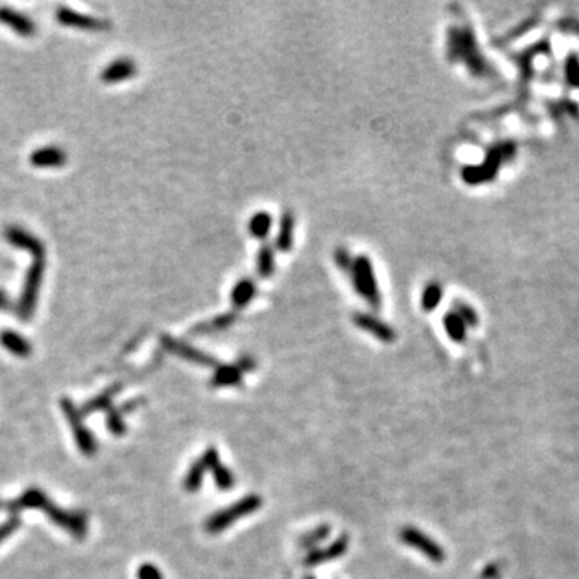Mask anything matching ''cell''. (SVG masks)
I'll return each instance as SVG.
<instances>
[{"mask_svg": "<svg viewBox=\"0 0 579 579\" xmlns=\"http://www.w3.org/2000/svg\"><path fill=\"white\" fill-rule=\"evenodd\" d=\"M24 508L44 510V512L52 518L53 523L58 525V527L63 529H66L68 533L76 536V538H82L87 531L86 518L76 513L63 512V510H60L57 506H53L49 499H47L45 494L39 490H29L28 492H24L20 499H17V501L5 504V510L12 515H17L18 512H21V510H24Z\"/></svg>", "mask_w": 579, "mask_h": 579, "instance_id": "1", "label": "cell"}, {"mask_svg": "<svg viewBox=\"0 0 579 579\" xmlns=\"http://www.w3.org/2000/svg\"><path fill=\"white\" fill-rule=\"evenodd\" d=\"M448 57L449 60H464L474 73L486 70L485 61L475 45V37L469 28H450L448 31Z\"/></svg>", "mask_w": 579, "mask_h": 579, "instance_id": "2", "label": "cell"}, {"mask_svg": "<svg viewBox=\"0 0 579 579\" xmlns=\"http://www.w3.org/2000/svg\"><path fill=\"white\" fill-rule=\"evenodd\" d=\"M349 274H351L353 285L359 296H362L374 309H380L381 296L379 290V281H376L374 265H372L369 256H365V254L356 256L353 269Z\"/></svg>", "mask_w": 579, "mask_h": 579, "instance_id": "3", "label": "cell"}, {"mask_svg": "<svg viewBox=\"0 0 579 579\" xmlns=\"http://www.w3.org/2000/svg\"><path fill=\"white\" fill-rule=\"evenodd\" d=\"M44 269L45 254H36V256H33V264H31L28 274H26L24 286L23 291H21L17 309L18 316L23 318V321H29L34 314L37 298H39L42 277H44Z\"/></svg>", "mask_w": 579, "mask_h": 579, "instance_id": "4", "label": "cell"}, {"mask_svg": "<svg viewBox=\"0 0 579 579\" xmlns=\"http://www.w3.org/2000/svg\"><path fill=\"white\" fill-rule=\"evenodd\" d=\"M261 497L259 496H247L240 499V501L233 504V506L227 507L221 512H216L208 518V522L205 523V528L211 534L222 533V531L227 529L230 525L238 522L240 518L248 517L249 513L256 512L258 508H261Z\"/></svg>", "mask_w": 579, "mask_h": 579, "instance_id": "5", "label": "cell"}, {"mask_svg": "<svg viewBox=\"0 0 579 579\" xmlns=\"http://www.w3.org/2000/svg\"><path fill=\"white\" fill-rule=\"evenodd\" d=\"M61 407L63 411H65L68 422L71 425V430L74 437H76V443L79 446V449H81V453L84 455H94L95 450H97V443H95L94 434L84 427L81 412L76 411V407L73 406V402L70 400H63Z\"/></svg>", "mask_w": 579, "mask_h": 579, "instance_id": "6", "label": "cell"}, {"mask_svg": "<svg viewBox=\"0 0 579 579\" xmlns=\"http://www.w3.org/2000/svg\"><path fill=\"white\" fill-rule=\"evenodd\" d=\"M57 20L63 26H70V28L82 31H94V33H102V31H108L111 28L110 21L78 13L70 8H58Z\"/></svg>", "mask_w": 579, "mask_h": 579, "instance_id": "7", "label": "cell"}, {"mask_svg": "<svg viewBox=\"0 0 579 579\" xmlns=\"http://www.w3.org/2000/svg\"><path fill=\"white\" fill-rule=\"evenodd\" d=\"M401 541L409 547H413V549L420 550L425 557H428L430 560L433 562H443L444 552L441 547L433 543L432 539L428 538L427 534H423L422 531H418L412 527H406L401 529Z\"/></svg>", "mask_w": 579, "mask_h": 579, "instance_id": "8", "label": "cell"}, {"mask_svg": "<svg viewBox=\"0 0 579 579\" xmlns=\"http://www.w3.org/2000/svg\"><path fill=\"white\" fill-rule=\"evenodd\" d=\"M161 344H163V348L168 349L169 353L177 356V358H182L184 360H189V362H192V364L205 365V367H214V365H217L216 359H212L211 356L205 354L203 351H198V349L189 346L187 343L179 342V339L176 338L168 337V335H164V337L161 338Z\"/></svg>", "mask_w": 579, "mask_h": 579, "instance_id": "9", "label": "cell"}, {"mask_svg": "<svg viewBox=\"0 0 579 579\" xmlns=\"http://www.w3.org/2000/svg\"><path fill=\"white\" fill-rule=\"evenodd\" d=\"M5 240H7L10 245L20 249H24V251L31 253V256H36V254H45V247L39 238L33 233L24 230L18 226H8L3 232Z\"/></svg>", "mask_w": 579, "mask_h": 579, "instance_id": "10", "label": "cell"}, {"mask_svg": "<svg viewBox=\"0 0 579 579\" xmlns=\"http://www.w3.org/2000/svg\"><path fill=\"white\" fill-rule=\"evenodd\" d=\"M353 321H354L356 327H359L360 330L370 333L372 337L380 339V342L393 343L396 339L395 328H393L391 325H388V323L385 322H381L379 317L364 314V312H358V314H354Z\"/></svg>", "mask_w": 579, "mask_h": 579, "instance_id": "11", "label": "cell"}, {"mask_svg": "<svg viewBox=\"0 0 579 579\" xmlns=\"http://www.w3.org/2000/svg\"><path fill=\"white\" fill-rule=\"evenodd\" d=\"M0 23L8 26L10 29L15 31V33L29 37L36 34V24L34 21L29 17H24L20 12L8 7H0Z\"/></svg>", "mask_w": 579, "mask_h": 579, "instance_id": "12", "label": "cell"}, {"mask_svg": "<svg viewBox=\"0 0 579 579\" xmlns=\"http://www.w3.org/2000/svg\"><path fill=\"white\" fill-rule=\"evenodd\" d=\"M135 73L137 66L134 60H131V58H118V60L111 61L102 71V81L106 84L123 82L134 78Z\"/></svg>", "mask_w": 579, "mask_h": 579, "instance_id": "13", "label": "cell"}, {"mask_svg": "<svg viewBox=\"0 0 579 579\" xmlns=\"http://www.w3.org/2000/svg\"><path fill=\"white\" fill-rule=\"evenodd\" d=\"M29 161L36 168H58L66 163V153L58 147H44L34 150Z\"/></svg>", "mask_w": 579, "mask_h": 579, "instance_id": "14", "label": "cell"}, {"mask_svg": "<svg viewBox=\"0 0 579 579\" xmlns=\"http://www.w3.org/2000/svg\"><path fill=\"white\" fill-rule=\"evenodd\" d=\"M256 296V285L251 279H240L230 291V302L235 309H243Z\"/></svg>", "mask_w": 579, "mask_h": 579, "instance_id": "15", "label": "cell"}, {"mask_svg": "<svg viewBox=\"0 0 579 579\" xmlns=\"http://www.w3.org/2000/svg\"><path fill=\"white\" fill-rule=\"evenodd\" d=\"M349 547V541L346 536H343V538H339L338 541H335L333 544H330L327 547V549H322V550H316L312 552L306 557V565H317V563H323V562H328V560H333V559H338V557H342L344 552L348 550Z\"/></svg>", "mask_w": 579, "mask_h": 579, "instance_id": "16", "label": "cell"}, {"mask_svg": "<svg viewBox=\"0 0 579 579\" xmlns=\"http://www.w3.org/2000/svg\"><path fill=\"white\" fill-rule=\"evenodd\" d=\"M293 230H295V216L291 211L281 212L280 216V226H279V233L277 238H275V247L280 251H290L291 247H293Z\"/></svg>", "mask_w": 579, "mask_h": 579, "instance_id": "17", "label": "cell"}, {"mask_svg": "<svg viewBox=\"0 0 579 579\" xmlns=\"http://www.w3.org/2000/svg\"><path fill=\"white\" fill-rule=\"evenodd\" d=\"M0 343H2V346L7 349L8 353L18 356V358H26V356H29L31 351H33L28 339L12 330H5L0 333Z\"/></svg>", "mask_w": 579, "mask_h": 579, "instance_id": "18", "label": "cell"}, {"mask_svg": "<svg viewBox=\"0 0 579 579\" xmlns=\"http://www.w3.org/2000/svg\"><path fill=\"white\" fill-rule=\"evenodd\" d=\"M270 227H272V216L265 211L254 212L248 224L249 233H251L254 238H258V240H264V238L269 235Z\"/></svg>", "mask_w": 579, "mask_h": 579, "instance_id": "19", "label": "cell"}, {"mask_svg": "<svg viewBox=\"0 0 579 579\" xmlns=\"http://www.w3.org/2000/svg\"><path fill=\"white\" fill-rule=\"evenodd\" d=\"M242 381V370L235 365H222L212 375L211 383L214 386H233Z\"/></svg>", "mask_w": 579, "mask_h": 579, "instance_id": "20", "label": "cell"}, {"mask_svg": "<svg viewBox=\"0 0 579 579\" xmlns=\"http://www.w3.org/2000/svg\"><path fill=\"white\" fill-rule=\"evenodd\" d=\"M256 269H258L259 277H263V279H270L274 275L275 254H274V248L270 245H264L261 249H259L258 259H256Z\"/></svg>", "mask_w": 579, "mask_h": 579, "instance_id": "21", "label": "cell"}, {"mask_svg": "<svg viewBox=\"0 0 579 579\" xmlns=\"http://www.w3.org/2000/svg\"><path fill=\"white\" fill-rule=\"evenodd\" d=\"M441 300H443V288H441V285L437 284V281H430V284L425 286L422 291V300H420L422 309L425 312L434 311V307L439 305Z\"/></svg>", "mask_w": 579, "mask_h": 579, "instance_id": "22", "label": "cell"}, {"mask_svg": "<svg viewBox=\"0 0 579 579\" xmlns=\"http://www.w3.org/2000/svg\"><path fill=\"white\" fill-rule=\"evenodd\" d=\"M206 470H208V469H206L205 462L201 459L196 460L195 464L190 467L187 476H185V481H184L185 490H187L189 492L198 491L200 486H201V481H203V476L206 474Z\"/></svg>", "mask_w": 579, "mask_h": 579, "instance_id": "23", "label": "cell"}, {"mask_svg": "<svg viewBox=\"0 0 579 579\" xmlns=\"http://www.w3.org/2000/svg\"><path fill=\"white\" fill-rule=\"evenodd\" d=\"M465 323L455 312H449L444 316V328L450 338L457 343L465 342Z\"/></svg>", "mask_w": 579, "mask_h": 579, "instance_id": "24", "label": "cell"}, {"mask_svg": "<svg viewBox=\"0 0 579 579\" xmlns=\"http://www.w3.org/2000/svg\"><path fill=\"white\" fill-rule=\"evenodd\" d=\"M119 391V388H110L108 391H105L103 395H100L98 397H95L90 402H87L86 406L82 407V412L81 416H87V413H92V412H97V411H106V409L111 407V400H113V396L116 393Z\"/></svg>", "mask_w": 579, "mask_h": 579, "instance_id": "25", "label": "cell"}, {"mask_svg": "<svg viewBox=\"0 0 579 579\" xmlns=\"http://www.w3.org/2000/svg\"><path fill=\"white\" fill-rule=\"evenodd\" d=\"M233 321H235V316L233 314H222L212 318L210 322L201 323V325L195 327V332H211V330H224L228 325H232Z\"/></svg>", "mask_w": 579, "mask_h": 579, "instance_id": "26", "label": "cell"}, {"mask_svg": "<svg viewBox=\"0 0 579 579\" xmlns=\"http://www.w3.org/2000/svg\"><path fill=\"white\" fill-rule=\"evenodd\" d=\"M212 475H214L216 486L222 491L230 490V488L235 485V478H233V474L230 470H227L222 464L217 467V469L212 470Z\"/></svg>", "mask_w": 579, "mask_h": 579, "instance_id": "27", "label": "cell"}, {"mask_svg": "<svg viewBox=\"0 0 579 579\" xmlns=\"http://www.w3.org/2000/svg\"><path fill=\"white\" fill-rule=\"evenodd\" d=\"M333 259H335V263H337V265L339 269H343L344 272H351L353 264H354V258H351V253H349L346 248L339 247L337 251H335Z\"/></svg>", "mask_w": 579, "mask_h": 579, "instance_id": "28", "label": "cell"}, {"mask_svg": "<svg viewBox=\"0 0 579 579\" xmlns=\"http://www.w3.org/2000/svg\"><path fill=\"white\" fill-rule=\"evenodd\" d=\"M328 534H330V528H328L327 525H325V527H318L317 529L311 531L309 534H306L305 538L301 539V545H302V547L316 545L317 543H321V541L325 539Z\"/></svg>", "mask_w": 579, "mask_h": 579, "instance_id": "29", "label": "cell"}, {"mask_svg": "<svg viewBox=\"0 0 579 579\" xmlns=\"http://www.w3.org/2000/svg\"><path fill=\"white\" fill-rule=\"evenodd\" d=\"M455 309H457L455 314L459 316L462 318V321H464L465 325H467V323H470V325H476V323H478V316L475 314V311L471 309L470 306L462 305V302H457Z\"/></svg>", "mask_w": 579, "mask_h": 579, "instance_id": "30", "label": "cell"}, {"mask_svg": "<svg viewBox=\"0 0 579 579\" xmlns=\"http://www.w3.org/2000/svg\"><path fill=\"white\" fill-rule=\"evenodd\" d=\"M137 578L139 579H163V575L155 565H152V563H145V565H142L139 568V571H137Z\"/></svg>", "mask_w": 579, "mask_h": 579, "instance_id": "31", "label": "cell"}, {"mask_svg": "<svg viewBox=\"0 0 579 579\" xmlns=\"http://www.w3.org/2000/svg\"><path fill=\"white\" fill-rule=\"evenodd\" d=\"M106 423H108V428H110L111 432H113V433H116V434L124 433L126 427H124L123 418H121V417H119V413H116L115 411L108 413V418H106Z\"/></svg>", "mask_w": 579, "mask_h": 579, "instance_id": "32", "label": "cell"}, {"mask_svg": "<svg viewBox=\"0 0 579 579\" xmlns=\"http://www.w3.org/2000/svg\"><path fill=\"white\" fill-rule=\"evenodd\" d=\"M18 527H20V518L17 517L10 518L8 522H5L2 527H0V543H2L5 538H8L10 534H13Z\"/></svg>", "mask_w": 579, "mask_h": 579, "instance_id": "33", "label": "cell"}, {"mask_svg": "<svg viewBox=\"0 0 579 579\" xmlns=\"http://www.w3.org/2000/svg\"><path fill=\"white\" fill-rule=\"evenodd\" d=\"M12 307V302H10L8 296L0 290V311H8Z\"/></svg>", "mask_w": 579, "mask_h": 579, "instance_id": "34", "label": "cell"}, {"mask_svg": "<svg viewBox=\"0 0 579 579\" xmlns=\"http://www.w3.org/2000/svg\"><path fill=\"white\" fill-rule=\"evenodd\" d=\"M305 579H314V578H312V576H306Z\"/></svg>", "mask_w": 579, "mask_h": 579, "instance_id": "35", "label": "cell"}, {"mask_svg": "<svg viewBox=\"0 0 579 579\" xmlns=\"http://www.w3.org/2000/svg\"><path fill=\"white\" fill-rule=\"evenodd\" d=\"M0 507H2V506H0Z\"/></svg>", "mask_w": 579, "mask_h": 579, "instance_id": "36", "label": "cell"}]
</instances>
